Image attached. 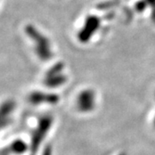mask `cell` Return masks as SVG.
Masks as SVG:
<instances>
[{"mask_svg": "<svg viewBox=\"0 0 155 155\" xmlns=\"http://www.w3.org/2000/svg\"><path fill=\"white\" fill-rule=\"evenodd\" d=\"M11 153L15 154H22L28 149V144L22 140H16L12 141L9 147H7Z\"/></svg>", "mask_w": 155, "mask_h": 155, "instance_id": "6", "label": "cell"}, {"mask_svg": "<svg viewBox=\"0 0 155 155\" xmlns=\"http://www.w3.org/2000/svg\"><path fill=\"white\" fill-rule=\"evenodd\" d=\"M47 134L48 133H46L45 131L41 130L39 127H36V129L34 131L32 134V137H31V144H30V149L33 153L37 152L40 145L45 138Z\"/></svg>", "mask_w": 155, "mask_h": 155, "instance_id": "5", "label": "cell"}, {"mask_svg": "<svg viewBox=\"0 0 155 155\" xmlns=\"http://www.w3.org/2000/svg\"><path fill=\"white\" fill-rule=\"evenodd\" d=\"M153 124H154V126H155V116H154V119H153Z\"/></svg>", "mask_w": 155, "mask_h": 155, "instance_id": "15", "label": "cell"}, {"mask_svg": "<svg viewBox=\"0 0 155 155\" xmlns=\"http://www.w3.org/2000/svg\"><path fill=\"white\" fill-rule=\"evenodd\" d=\"M63 64L61 63H58L54 65L53 67H51L49 70L48 71L47 74H46V78L47 77H52V76H55L58 74H61L62 70H63Z\"/></svg>", "mask_w": 155, "mask_h": 155, "instance_id": "9", "label": "cell"}, {"mask_svg": "<svg viewBox=\"0 0 155 155\" xmlns=\"http://www.w3.org/2000/svg\"><path fill=\"white\" fill-rule=\"evenodd\" d=\"M15 103L13 101H6L0 106V114L5 117H7L15 109Z\"/></svg>", "mask_w": 155, "mask_h": 155, "instance_id": "8", "label": "cell"}, {"mask_svg": "<svg viewBox=\"0 0 155 155\" xmlns=\"http://www.w3.org/2000/svg\"><path fill=\"white\" fill-rule=\"evenodd\" d=\"M99 19L97 17L91 16V17H87L85 23H84V27L78 35L79 40L83 42L87 41L90 37L93 35L95 30L97 29V28L99 27Z\"/></svg>", "mask_w": 155, "mask_h": 155, "instance_id": "4", "label": "cell"}, {"mask_svg": "<svg viewBox=\"0 0 155 155\" xmlns=\"http://www.w3.org/2000/svg\"><path fill=\"white\" fill-rule=\"evenodd\" d=\"M51 154H52V149H51V147L48 146V147H47L44 149L42 155H51Z\"/></svg>", "mask_w": 155, "mask_h": 155, "instance_id": "13", "label": "cell"}, {"mask_svg": "<svg viewBox=\"0 0 155 155\" xmlns=\"http://www.w3.org/2000/svg\"><path fill=\"white\" fill-rule=\"evenodd\" d=\"M96 93L91 89L82 91L77 97V108L82 113H90L96 108Z\"/></svg>", "mask_w": 155, "mask_h": 155, "instance_id": "2", "label": "cell"}, {"mask_svg": "<svg viewBox=\"0 0 155 155\" xmlns=\"http://www.w3.org/2000/svg\"><path fill=\"white\" fill-rule=\"evenodd\" d=\"M119 155H127V154H126L125 153H120V154H119Z\"/></svg>", "mask_w": 155, "mask_h": 155, "instance_id": "14", "label": "cell"}, {"mask_svg": "<svg viewBox=\"0 0 155 155\" xmlns=\"http://www.w3.org/2000/svg\"><path fill=\"white\" fill-rule=\"evenodd\" d=\"M147 5V2L145 1V0H142V1H140V2H138L136 4L135 9H136V11H138V12H142L146 9Z\"/></svg>", "mask_w": 155, "mask_h": 155, "instance_id": "10", "label": "cell"}, {"mask_svg": "<svg viewBox=\"0 0 155 155\" xmlns=\"http://www.w3.org/2000/svg\"><path fill=\"white\" fill-rule=\"evenodd\" d=\"M10 122H11V120L9 118L5 117V116H3L0 114V128L6 127L10 123Z\"/></svg>", "mask_w": 155, "mask_h": 155, "instance_id": "11", "label": "cell"}, {"mask_svg": "<svg viewBox=\"0 0 155 155\" xmlns=\"http://www.w3.org/2000/svg\"><path fill=\"white\" fill-rule=\"evenodd\" d=\"M26 32L29 35V36L31 38L37 42L35 51H36V54H38L39 57L41 58V60H42V61L49 60L52 56V53L50 50L49 42H48V39L44 37L42 35H41L32 26H28L26 28Z\"/></svg>", "mask_w": 155, "mask_h": 155, "instance_id": "1", "label": "cell"}, {"mask_svg": "<svg viewBox=\"0 0 155 155\" xmlns=\"http://www.w3.org/2000/svg\"><path fill=\"white\" fill-rule=\"evenodd\" d=\"M147 3H148V5L153 7V20L155 21V0H146Z\"/></svg>", "mask_w": 155, "mask_h": 155, "instance_id": "12", "label": "cell"}, {"mask_svg": "<svg viewBox=\"0 0 155 155\" xmlns=\"http://www.w3.org/2000/svg\"><path fill=\"white\" fill-rule=\"evenodd\" d=\"M67 82V77L63 74H58L55 76H52V77L45 78L44 84L47 87L49 88H56L59 87L62 84Z\"/></svg>", "mask_w": 155, "mask_h": 155, "instance_id": "7", "label": "cell"}, {"mask_svg": "<svg viewBox=\"0 0 155 155\" xmlns=\"http://www.w3.org/2000/svg\"><path fill=\"white\" fill-rule=\"evenodd\" d=\"M60 97L54 93H45L41 91H33L28 96V102L32 104H55L59 102Z\"/></svg>", "mask_w": 155, "mask_h": 155, "instance_id": "3", "label": "cell"}]
</instances>
